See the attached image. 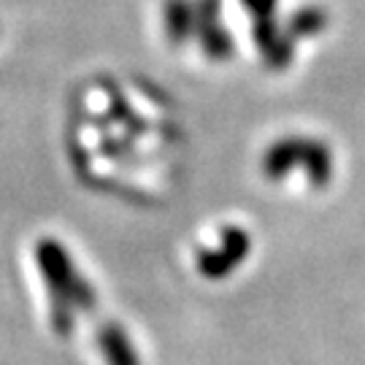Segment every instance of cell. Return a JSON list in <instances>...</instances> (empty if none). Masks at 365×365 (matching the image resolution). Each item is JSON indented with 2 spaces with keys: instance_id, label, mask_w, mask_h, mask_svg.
Masks as SVG:
<instances>
[{
  "instance_id": "1",
  "label": "cell",
  "mask_w": 365,
  "mask_h": 365,
  "mask_svg": "<svg viewBox=\"0 0 365 365\" xmlns=\"http://www.w3.org/2000/svg\"><path fill=\"white\" fill-rule=\"evenodd\" d=\"M292 163H303L309 168L312 184L322 187L330 182V152L325 144H314V141H284L268 155V173L271 176H284Z\"/></svg>"
}]
</instances>
